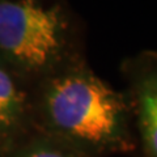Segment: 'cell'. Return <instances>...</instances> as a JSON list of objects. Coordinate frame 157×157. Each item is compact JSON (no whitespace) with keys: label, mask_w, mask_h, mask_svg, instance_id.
I'll list each match as a JSON object with an SVG mask.
<instances>
[{"label":"cell","mask_w":157,"mask_h":157,"mask_svg":"<svg viewBox=\"0 0 157 157\" xmlns=\"http://www.w3.org/2000/svg\"><path fill=\"white\" fill-rule=\"evenodd\" d=\"M36 130L71 144L89 157L137 153L124 92L80 60L33 88Z\"/></svg>","instance_id":"1"},{"label":"cell","mask_w":157,"mask_h":157,"mask_svg":"<svg viewBox=\"0 0 157 157\" xmlns=\"http://www.w3.org/2000/svg\"><path fill=\"white\" fill-rule=\"evenodd\" d=\"M139 157H157V50H143L121 64Z\"/></svg>","instance_id":"3"},{"label":"cell","mask_w":157,"mask_h":157,"mask_svg":"<svg viewBox=\"0 0 157 157\" xmlns=\"http://www.w3.org/2000/svg\"><path fill=\"white\" fill-rule=\"evenodd\" d=\"M7 157H89L71 144L51 135L34 131Z\"/></svg>","instance_id":"5"},{"label":"cell","mask_w":157,"mask_h":157,"mask_svg":"<svg viewBox=\"0 0 157 157\" xmlns=\"http://www.w3.org/2000/svg\"><path fill=\"white\" fill-rule=\"evenodd\" d=\"M34 131L33 86L0 63V157Z\"/></svg>","instance_id":"4"},{"label":"cell","mask_w":157,"mask_h":157,"mask_svg":"<svg viewBox=\"0 0 157 157\" xmlns=\"http://www.w3.org/2000/svg\"><path fill=\"white\" fill-rule=\"evenodd\" d=\"M84 59V26L67 0H0V63L26 84Z\"/></svg>","instance_id":"2"}]
</instances>
